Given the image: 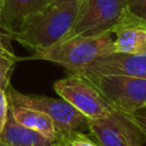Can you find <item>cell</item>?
Wrapping results in <instances>:
<instances>
[{"label":"cell","instance_id":"cell-1","mask_svg":"<svg viewBox=\"0 0 146 146\" xmlns=\"http://www.w3.org/2000/svg\"><path fill=\"white\" fill-rule=\"evenodd\" d=\"M81 2H49L41 10L27 16L15 31H10L11 40L32 51L62 41L73 27Z\"/></svg>","mask_w":146,"mask_h":146},{"label":"cell","instance_id":"cell-7","mask_svg":"<svg viewBox=\"0 0 146 146\" xmlns=\"http://www.w3.org/2000/svg\"><path fill=\"white\" fill-rule=\"evenodd\" d=\"M99 146H144L145 136L128 115L114 111L112 114L88 120L87 128Z\"/></svg>","mask_w":146,"mask_h":146},{"label":"cell","instance_id":"cell-17","mask_svg":"<svg viewBox=\"0 0 146 146\" xmlns=\"http://www.w3.org/2000/svg\"><path fill=\"white\" fill-rule=\"evenodd\" d=\"M128 117L137 125V128L141 131V133L146 138V108H141L132 114H129Z\"/></svg>","mask_w":146,"mask_h":146},{"label":"cell","instance_id":"cell-8","mask_svg":"<svg viewBox=\"0 0 146 146\" xmlns=\"http://www.w3.org/2000/svg\"><path fill=\"white\" fill-rule=\"evenodd\" d=\"M73 73L81 74L86 78H92L102 74H122L146 79V52H113L98 58Z\"/></svg>","mask_w":146,"mask_h":146},{"label":"cell","instance_id":"cell-2","mask_svg":"<svg viewBox=\"0 0 146 146\" xmlns=\"http://www.w3.org/2000/svg\"><path fill=\"white\" fill-rule=\"evenodd\" d=\"M114 52L111 31L89 38H75L59 41L48 48L36 49L27 59H42L63 66L67 73Z\"/></svg>","mask_w":146,"mask_h":146},{"label":"cell","instance_id":"cell-20","mask_svg":"<svg viewBox=\"0 0 146 146\" xmlns=\"http://www.w3.org/2000/svg\"><path fill=\"white\" fill-rule=\"evenodd\" d=\"M144 108H146V104H145V107H144Z\"/></svg>","mask_w":146,"mask_h":146},{"label":"cell","instance_id":"cell-14","mask_svg":"<svg viewBox=\"0 0 146 146\" xmlns=\"http://www.w3.org/2000/svg\"><path fill=\"white\" fill-rule=\"evenodd\" d=\"M59 146H99V144L89 135H86L82 131H75L62 139Z\"/></svg>","mask_w":146,"mask_h":146},{"label":"cell","instance_id":"cell-16","mask_svg":"<svg viewBox=\"0 0 146 146\" xmlns=\"http://www.w3.org/2000/svg\"><path fill=\"white\" fill-rule=\"evenodd\" d=\"M8 113H9V103H8L7 94L6 90L0 89V133L6 124Z\"/></svg>","mask_w":146,"mask_h":146},{"label":"cell","instance_id":"cell-3","mask_svg":"<svg viewBox=\"0 0 146 146\" xmlns=\"http://www.w3.org/2000/svg\"><path fill=\"white\" fill-rule=\"evenodd\" d=\"M6 94L9 105L38 110L50 116L58 133V145L68 135L88 128V119L62 98L22 94L11 86L6 89Z\"/></svg>","mask_w":146,"mask_h":146},{"label":"cell","instance_id":"cell-5","mask_svg":"<svg viewBox=\"0 0 146 146\" xmlns=\"http://www.w3.org/2000/svg\"><path fill=\"white\" fill-rule=\"evenodd\" d=\"M56 94L88 120L105 117L114 112L94 83L78 73H68L67 76L54 83Z\"/></svg>","mask_w":146,"mask_h":146},{"label":"cell","instance_id":"cell-4","mask_svg":"<svg viewBox=\"0 0 146 146\" xmlns=\"http://www.w3.org/2000/svg\"><path fill=\"white\" fill-rule=\"evenodd\" d=\"M87 79L116 112L129 115L145 107L146 79L122 74H102Z\"/></svg>","mask_w":146,"mask_h":146},{"label":"cell","instance_id":"cell-19","mask_svg":"<svg viewBox=\"0 0 146 146\" xmlns=\"http://www.w3.org/2000/svg\"><path fill=\"white\" fill-rule=\"evenodd\" d=\"M2 3H3V0H0V26H1V11H2Z\"/></svg>","mask_w":146,"mask_h":146},{"label":"cell","instance_id":"cell-18","mask_svg":"<svg viewBox=\"0 0 146 146\" xmlns=\"http://www.w3.org/2000/svg\"><path fill=\"white\" fill-rule=\"evenodd\" d=\"M71 1H82V0H49V2H71Z\"/></svg>","mask_w":146,"mask_h":146},{"label":"cell","instance_id":"cell-12","mask_svg":"<svg viewBox=\"0 0 146 146\" xmlns=\"http://www.w3.org/2000/svg\"><path fill=\"white\" fill-rule=\"evenodd\" d=\"M9 112L15 119V121L18 122L19 124L49 139L58 141V133L54 124V121L46 113L38 110L11 106V105H9Z\"/></svg>","mask_w":146,"mask_h":146},{"label":"cell","instance_id":"cell-9","mask_svg":"<svg viewBox=\"0 0 146 146\" xmlns=\"http://www.w3.org/2000/svg\"><path fill=\"white\" fill-rule=\"evenodd\" d=\"M111 32L114 52H146V21L133 16L128 9L123 11Z\"/></svg>","mask_w":146,"mask_h":146},{"label":"cell","instance_id":"cell-6","mask_svg":"<svg viewBox=\"0 0 146 146\" xmlns=\"http://www.w3.org/2000/svg\"><path fill=\"white\" fill-rule=\"evenodd\" d=\"M125 9L127 0H82L76 21L63 40L89 38L111 31Z\"/></svg>","mask_w":146,"mask_h":146},{"label":"cell","instance_id":"cell-11","mask_svg":"<svg viewBox=\"0 0 146 146\" xmlns=\"http://www.w3.org/2000/svg\"><path fill=\"white\" fill-rule=\"evenodd\" d=\"M49 0H3L1 11V26L15 31L31 14L44 8Z\"/></svg>","mask_w":146,"mask_h":146},{"label":"cell","instance_id":"cell-13","mask_svg":"<svg viewBox=\"0 0 146 146\" xmlns=\"http://www.w3.org/2000/svg\"><path fill=\"white\" fill-rule=\"evenodd\" d=\"M11 41L10 31L0 26V89L3 90L10 86V79L17 63L24 59L14 52Z\"/></svg>","mask_w":146,"mask_h":146},{"label":"cell","instance_id":"cell-10","mask_svg":"<svg viewBox=\"0 0 146 146\" xmlns=\"http://www.w3.org/2000/svg\"><path fill=\"white\" fill-rule=\"evenodd\" d=\"M0 146H59L57 140L49 139L15 121L10 112L0 133Z\"/></svg>","mask_w":146,"mask_h":146},{"label":"cell","instance_id":"cell-15","mask_svg":"<svg viewBox=\"0 0 146 146\" xmlns=\"http://www.w3.org/2000/svg\"><path fill=\"white\" fill-rule=\"evenodd\" d=\"M127 9L133 16L146 21V0H127Z\"/></svg>","mask_w":146,"mask_h":146}]
</instances>
